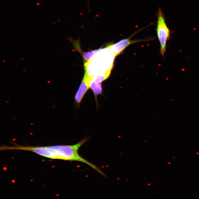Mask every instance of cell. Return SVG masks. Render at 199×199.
Returning <instances> with one entry per match:
<instances>
[{"mask_svg": "<svg viewBox=\"0 0 199 199\" xmlns=\"http://www.w3.org/2000/svg\"><path fill=\"white\" fill-rule=\"evenodd\" d=\"M89 138H85L74 145H61L51 146H24L15 144L13 146L3 145L0 147L1 150H17L32 152L42 157L51 159H58L70 161L83 163L89 165L94 169L107 177V176L98 167L88 161L79 154L80 147L89 140Z\"/></svg>", "mask_w": 199, "mask_h": 199, "instance_id": "6da1fadb", "label": "cell"}, {"mask_svg": "<svg viewBox=\"0 0 199 199\" xmlns=\"http://www.w3.org/2000/svg\"><path fill=\"white\" fill-rule=\"evenodd\" d=\"M115 56L112 50L108 47L100 49L89 61L85 63V76L90 79L100 72L111 71Z\"/></svg>", "mask_w": 199, "mask_h": 199, "instance_id": "7a4b0ae2", "label": "cell"}, {"mask_svg": "<svg viewBox=\"0 0 199 199\" xmlns=\"http://www.w3.org/2000/svg\"><path fill=\"white\" fill-rule=\"evenodd\" d=\"M157 17L156 33L160 42L161 54L164 57L166 50L167 42L171 36V31L165 22V16L160 8L158 12Z\"/></svg>", "mask_w": 199, "mask_h": 199, "instance_id": "3957f363", "label": "cell"}, {"mask_svg": "<svg viewBox=\"0 0 199 199\" xmlns=\"http://www.w3.org/2000/svg\"><path fill=\"white\" fill-rule=\"evenodd\" d=\"M133 36L127 39H122L116 43L108 45L107 47L114 52L115 56L117 57L121 54L125 48L131 44L144 41V40H132L130 38Z\"/></svg>", "mask_w": 199, "mask_h": 199, "instance_id": "277c9868", "label": "cell"}, {"mask_svg": "<svg viewBox=\"0 0 199 199\" xmlns=\"http://www.w3.org/2000/svg\"><path fill=\"white\" fill-rule=\"evenodd\" d=\"M89 88V81L87 77L84 76L75 96V102L77 107L79 106L85 94Z\"/></svg>", "mask_w": 199, "mask_h": 199, "instance_id": "5b68a950", "label": "cell"}, {"mask_svg": "<svg viewBox=\"0 0 199 199\" xmlns=\"http://www.w3.org/2000/svg\"><path fill=\"white\" fill-rule=\"evenodd\" d=\"M111 71L105 72H100L95 74L89 79L90 82L96 83H101L102 82L107 79L110 76Z\"/></svg>", "mask_w": 199, "mask_h": 199, "instance_id": "8992f818", "label": "cell"}, {"mask_svg": "<svg viewBox=\"0 0 199 199\" xmlns=\"http://www.w3.org/2000/svg\"><path fill=\"white\" fill-rule=\"evenodd\" d=\"M89 85V87L92 90L95 98H96L97 95H100L102 93L101 83H96L90 82Z\"/></svg>", "mask_w": 199, "mask_h": 199, "instance_id": "52a82bcc", "label": "cell"}, {"mask_svg": "<svg viewBox=\"0 0 199 199\" xmlns=\"http://www.w3.org/2000/svg\"><path fill=\"white\" fill-rule=\"evenodd\" d=\"M99 49L93 50L91 51L87 52H83L82 53V54L83 58H84L86 62L89 61L91 60L93 57L96 54L97 52Z\"/></svg>", "mask_w": 199, "mask_h": 199, "instance_id": "ba28073f", "label": "cell"}]
</instances>
